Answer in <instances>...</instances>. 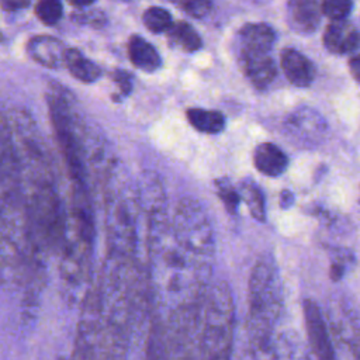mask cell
<instances>
[{
  "label": "cell",
  "mask_w": 360,
  "mask_h": 360,
  "mask_svg": "<svg viewBox=\"0 0 360 360\" xmlns=\"http://www.w3.org/2000/svg\"><path fill=\"white\" fill-rule=\"evenodd\" d=\"M300 342L291 336H283L273 349L270 360H307Z\"/></svg>",
  "instance_id": "obj_23"
},
{
  "label": "cell",
  "mask_w": 360,
  "mask_h": 360,
  "mask_svg": "<svg viewBox=\"0 0 360 360\" xmlns=\"http://www.w3.org/2000/svg\"><path fill=\"white\" fill-rule=\"evenodd\" d=\"M94 217L90 187L72 184L70 205L59 249L60 294L69 307H80L89 294L94 246Z\"/></svg>",
  "instance_id": "obj_1"
},
{
  "label": "cell",
  "mask_w": 360,
  "mask_h": 360,
  "mask_svg": "<svg viewBox=\"0 0 360 360\" xmlns=\"http://www.w3.org/2000/svg\"><path fill=\"white\" fill-rule=\"evenodd\" d=\"M217 187V194L222 204L225 205L226 211L229 214H236L238 212V205L240 202V193L239 188H236L228 179H219L215 181Z\"/></svg>",
  "instance_id": "obj_25"
},
{
  "label": "cell",
  "mask_w": 360,
  "mask_h": 360,
  "mask_svg": "<svg viewBox=\"0 0 360 360\" xmlns=\"http://www.w3.org/2000/svg\"><path fill=\"white\" fill-rule=\"evenodd\" d=\"M111 76H112L114 83L118 87L120 98L121 97H127L132 91V89H134V82H132L131 73L127 72V70H122V69H115Z\"/></svg>",
  "instance_id": "obj_30"
},
{
  "label": "cell",
  "mask_w": 360,
  "mask_h": 360,
  "mask_svg": "<svg viewBox=\"0 0 360 360\" xmlns=\"http://www.w3.org/2000/svg\"><path fill=\"white\" fill-rule=\"evenodd\" d=\"M280 197H281V198H280V204H281V207H284V208L290 207V205L292 204V201H294V195H292V193L288 191V190H284Z\"/></svg>",
  "instance_id": "obj_33"
},
{
  "label": "cell",
  "mask_w": 360,
  "mask_h": 360,
  "mask_svg": "<svg viewBox=\"0 0 360 360\" xmlns=\"http://www.w3.org/2000/svg\"><path fill=\"white\" fill-rule=\"evenodd\" d=\"M353 260L354 259L352 253H345L343 250L336 253V257L332 260V264H330V278L333 281H339L345 276L347 267L352 266Z\"/></svg>",
  "instance_id": "obj_28"
},
{
  "label": "cell",
  "mask_w": 360,
  "mask_h": 360,
  "mask_svg": "<svg viewBox=\"0 0 360 360\" xmlns=\"http://www.w3.org/2000/svg\"><path fill=\"white\" fill-rule=\"evenodd\" d=\"M353 8V0H322V13L332 21L345 20Z\"/></svg>",
  "instance_id": "obj_26"
},
{
  "label": "cell",
  "mask_w": 360,
  "mask_h": 360,
  "mask_svg": "<svg viewBox=\"0 0 360 360\" xmlns=\"http://www.w3.org/2000/svg\"><path fill=\"white\" fill-rule=\"evenodd\" d=\"M172 357L167 328L159 315H153L146 335L143 360H172Z\"/></svg>",
  "instance_id": "obj_14"
},
{
  "label": "cell",
  "mask_w": 360,
  "mask_h": 360,
  "mask_svg": "<svg viewBox=\"0 0 360 360\" xmlns=\"http://www.w3.org/2000/svg\"><path fill=\"white\" fill-rule=\"evenodd\" d=\"M253 165L267 177H278L288 167V158L277 145L262 142L253 150Z\"/></svg>",
  "instance_id": "obj_13"
},
{
  "label": "cell",
  "mask_w": 360,
  "mask_h": 360,
  "mask_svg": "<svg viewBox=\"0 0 360 360\" xmlns=\"http://www.w3.org/2000/svg\"><path fill=\"white\" fill-rule=\"evenodd\" d=\"M121 1H129V0H121Z\"/></svg>",
  "instance_id": "obj_35"
},
{
  "label": "cell",
  "mask_w": 360,
  "mask_h": 360,
  "mask_svg": "<svg viewBox=\"0 0 360 360\" xmlns=\"http://www.w3.org/2000/svg\"><path fill=\"white\" fill-rule=\"evenodd\" d=\"M142 21L145 24V27L150 31V32H155V34H160V32H167L172 25L174 24L172 21V15L170 13L163 8V7H158V6H153V7H149L143 11V15H142Z\"/></svg>",
  "instance_id": "obj_22"
},
{
  "label": "cell",
  "mask_w": 360,
  "mask_h": 360,
  "mask_svg": "<svg viewBox=\"0 0 360 360\" xmlns=\"http://www.w3.org/2000/svg\"><path fill=\"white\" fill-rule=\"evenodd\" d=\"M173 242L179 264L204 288H210L214 262L215 236L210 217L194 197H183L173 212Z\"/></svg>",
  "instance_id": "obj_2"
},
{
  "label": "cell",
  "mask_w": 360,
  "mask_h": 360,
  "mask_svg": "<svg viewBox=\"0 0 360 360\" xmlns=\"http://www.w3.org/2000/svg\"><path fill=\"white\" fill-rule=\"evenodd\" d=\"M235 335V304L229 284L210 285L202 314L198 360H231Z\"/></svg>",
  "instance_id": "obj_4"
},
{
  "label": "cell",
  "mask_w": 360,
  "mask_h": 360,
  "mask_svg": "<svg viewBox=\"0 0 360 360\" xmlns=\"http://www.w3.org/2000/svg\"><path fill=\"white\" fill-rule=\"evenodd\" d=\"M1 8L4 11H17L27 8L31 4V0H0Z\"/></svg>",
  "instance_id": "obj_31"
},
{
  "label": "cell",
  "mask_w": 360,
  "mask_h": 360,
  "mask_svg": "<svg viewBox=\"0 0 360 360\" xmlns=\"http://www.w3.org/2000/svg\"><path fill=\"white\" fill-rule=\"evenodd\" d=\"M238 188H239L242 201H245V204L249 208L250 215L256 221L264 222L266 221V201H264V194H263L262 188L257 186V183H255L250 179H246L238 186Z\"/></svg>",
  "instance_id": "obj_21"
},
{
  "label": "cell",
  "mask_w": 360,
  "mask_h": 360,
  "mask_svg": "<svg viewBox=\"0 0 360 360\" xmlns=\"http://www.w3.org/2000/svg\"><path fill=\"white\" fill-rule=\"evenodd\" d=\"M323 45L336 55L352 53L360 45V34L354 25L345 20L332 21L323 32Z\"/></svg>",
  "instance_id": "obj_10"
},
{
  "label": "cell",
  "mask_w": 360,
  "mask_h": 360,
  "mask_svg": "<svg viewBox=\"0 0 360 360\" xmlns=\"http://www.w3.org/2000/svg\"><path fill=\"white\" fill-rule=\"evenodd\" d=\"M287 128L292 138L307 146L318 145L326 134L325 120L311 108H301L291 114Z\"/></svg>",
  "instance_id": "obj_7"
},
{
  "label": "cell",
  "mask_w": 360,
  "mask_h": 360,
  "mask_svg": "<svg viewBox=\"0 0 360 360\" xmlns=\"http://www.w3.org/2000/svg\"><path fill=\"white\" fill-rule=\"evenodd\" d=\"M65 66L75 79L83 83H93L101 76V69L94 62L86 59L76 48L66 49Z\"/></svg>",
  "instance_id": "obj_17"
},
{
  "label": "cell",
  "mask_w": 360,
  "mask_h": 360,
  "mask_svg": "<svg viewBox=\"0 0 360 360\" xmlns=\"http://www.w3.org/2000/svg\"><path fill=\"white\" fill-rule=\"evenodd\" d=\"M240 58L243 72L256 89H266L274 80L277 69L267 52L242 51Z\"/></svg>",
  "instance_id": "obj_12"
},
{
  "label": "cell",
  "mask_w": 360,
  "mask_h": 360,
  "mask_svg": "<svg viewBox=\"0 0 360 360\" xmlns=\"http://www.w3.org/2000/svg\"><path fill=\"white\" fill-rule=\"evenodd\" d=\"M186 117L194 129L204 134L215 135L222 132L225 128V117L217 110L188 108Z\"/></svg>",
  "instance_id": "obj_20"
},
{
  "label": "cell",
  "mask_w": 360,
  "mask_h": 360,
  "mask_svg": "<svg viewBox=\"0 0 360 360\" xmlns=\"http://www.w3.org/2000/svg\"><path fill=\"white\" fill-rule=\"evenodd\" d=\"M167 38L172 46L187 53L195 52L202 46L201 37L198 35L195 28L187 21L174 22L167 31Z\"/></svg>",
  "instance_id": "obj_19"
},
{
  "label": "cell",
  "mask_w": 360,
  "mask_h": 360,
  "mask_svg": "<svg viewBox=\"0 0 360 360\" xmlns=\"http://www.w3.org/2000/svg\"><path fill=\"white\" fill-rule=\"evenodd\" d=\"M68 1L76 7H86V6L93 4L96 0H68Z\"/></svg>",
  "instance_id": "obj_34"
},
{
  "label": "cell",
  "mask_w": 360,
  "mask_h": 360,
  "mask_svg": "<svg viewBox=\"0 0 360 360\" xmlns=\"http://www.w3.org/2000/svg\"><path fill=\"white\" fill-rule=\"evenodd\" d=\"M280 63L287 80L297 87H308L315 79L314 63L297 49H283Z\"/></svg>",
  "instance_id": "obj_11"
},
{
  "label": "cell",
  "mask_w": 360,
  "mask_h": 360,
  "mask_svg": "<svg viewBox=\"0 0 360 360\" xmlns=\"http://www.w3.org/2000/svg\"><path fill=\"white\" fill-rule=\"evenodd\" d=\"M72 18L76 22L89 24V25L96 27V28H100L107 22L105 14L100 10H91V11H86V13H76V14L72 15Z\"/></svg>",
  "instance_id": "obj_29"
},
{
  "label": "cell",
  "mask_w": 360,
  "mask_h": 360,
  "mask_svg": "<svg viewBox=\"0 0 360 360\" xmlns=\"http://www.w3.org/2000/svg\"><path fill=\"white\" fill-rule=\"evenodd\" d=\"M274 39L276 35L273 28L264 22H248L239 30L242 51L269 53Z\"/></svg>",
  "instance_id": "obj_15"
},
{
  "label": "cell",
  "mask_w": 360,
  "mask_h": 360,
  "mask_svg": "<svg viewBox=\"0 0 360 360\" xmlns=\"http://www.w3.org/2000/svg\"><path fill=\"white\" fill-rule=\"evenodd\" d=\"M101 350V302L98 281L93 283L80 305L76 340L70 360H97Z\"/></svg>",
  "instance_id": "obj_5"
},
{
  "label": "cell",
  "mask_w": 360,
  "mask_h": 360,
  "mask_svg": "<svg viewBox=\"0 0 360 360\" xmlns=\"http://www.w3.org/2000/svg\"><path fill=\"white\" fill-rule=\"evenodd\" d=\"M66 49L60 39L51 35L32 37L27 44V53L31 59L49 69L65 65Z\"/></svg>",
  "instance_id": "obj_9"
},
{
  "label": "cell",
  "mask_w": 360,
  "mask_h": 360,
  "mask_svg": "<svg viewBox=\"0 0 360 360\" xmlns=\"http://www.w3.org/2000/svg\"><path fill=\"white\" fill-rule=\"evenodd\" d=\"M305 329L315 360H338L332 338L318 304L307 298L302 304Z\"/></svg>",
  "instance_id": "obj_6"
},
{
  "label": "cell",
  "mask_w": 360,
  "mask_h": 360,
  "mask_svg": "<svg viewBox=\"0 0 360 360\" xmlns=\"http://www.w3.org/2000/svg\"><path fill=\"white\" fill-rule=\"evenodd\" d=\"M128 56L132 65L143 72H155L162 65L160 55L155 46L139 35H132L129 38Z\"/></svg>",
  "instance_id": "obj_16"
},
{
  "label": "cell",
  "mask_w": 360,
  "mask_h": 360,
  "mask_svg": "<svg viewBox=\"0 0 360 360\" xmlns=\"http://www.w3.org/2000/svg\"><path fill=\"white\" fill-rule=\"evenodd\" d=\"M283 288L277 263L270 253L262 255L249 276L246 329L250 349L259 360L271 356L273 332L281 314Z\"/></svg>",
  "instance_id": "obj_3"
},
{
  "label": "cell",
  "mask_w": 360,
  "mask_h": 360,
  "mask_svg": "<svg viewBox=\"0 0 360 360\" xmlns=\"http://www.w3.org/2000/svg\"><path fill=\"white\" fill-rule=\"evenodd\" d=\"M322 14V0H287V24L297 34H312L318 28Z\"/></svg>",
  "instance_id": "obj_8"
},
{
  "label": "cell",
  "mask_w": 360,
  "mask_h": 360,
  "mask_svg": "<svg viewBox=\"0 0 360 360\" xmlns=\"http://www.w3.org/2000/svg\"><path fill=\"white\" fill-rule=\"evenodd\" d=\"M349 70L353 76V79L360 83V52L354 53L350 59H349Z\"/></svg>",
  "instance_id": "obj_32"
},
{
  "label": "cell",
  "mask_w": 360,
  "mask_h": 360,
  "mask_svg": "<svg viewBox=\"0 0 360 360\" xmlns=\"http://www.w3.org/2000/svg\"><path fill=\"white\" fill-rule=\"evenodd\" d=\"M170 1H173L177 7L184 10L193 18H202L212 8L211 0H170Z\"/></svg>",
  "instance_id": "obj_27"
},
{
  "label": "cell",
  "mask_w": 360,
  "mask_h": 360,
  "mask_svg": "<svg viewBox=\"0 0 360 360\" xmlns=\"http://www.w3.org/2000/svg\"><path fill=\"white\" fill-rule=\"evenodd\" d=\"M336 333L347 346L350 354L354 360H360V322L353 316L352 312H347L346 308L338 316L335 322Z\"/></svg>",
  "instance_id": "obj_18"
},
{
  "label": "cell",
  "mask_w": 360,
  "mask_h": 360,
  "mask_svg": "<svg viewBox=\"0 0 360 360\" xmlns=\"http://www.w3.org/2000/svg\"><path fill=\"white\" fill-rule=\"evenodd\" d=\"M35 14L45 25H55L59 22L63 14V6L60 0H38L35 4Z\"/></svg>",
  "instance_id": "obj_24"
}]
</instances>
